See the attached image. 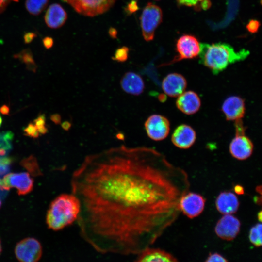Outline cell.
<instances>
[{"label": "cell", "instance_id": "6da1fadb", "mask_svg": "<svg viewBox=\"0 0 262 262\" xmlns=\"http://www.w3.org/2000/svg\"><path fill=\"white\" fill-rule=\"evenodd\" d=\"M71 185L81 237L99 253L127 256L151 246L176 220L190 183L155 149L122 145L85 157Z\"/></svg>", "mask_w": 262, "mask_h": 262}, {"label": "cell", "instance_id": "7a4b0ae2", "mask_svg": "<svg viewBox=\"0 0 262 262\" xmlns=\"http://www.w3.org/2000/svg\"><path fill=\"white\" fill-rule=\"evenodd\" d=\"M249 54L243 49L236 51L230 45L225 43H201L199 62L213 73L217 74L229 65L245 60Z\"/></svg>", "mask_w": 262, "mask_h": 262}, {"label": "cell", "instance_id": "3957f363", "mask_svg": "<svg viewBox=\"0 0 262 262\" xmlns=\"http://www.w3.org/2000/svg\"><path fill=\"white\" fill-rule=\"evenodd\" d=\"M80 204L77 197L63 194L52 201L47 212L46 222L49 229L57 231L77 220Z\"/></svg>", "mask_w": 262, "mask_h": 262}, {"label": "cell", "instance_id": "277c9868", "mask_svg": "<svg viewBox=\"0 0 262 262\" xmlns=\"http://www.w3.org/2000/svg\"><path fill=\"white\" fill-rule=\"evenodd\" d=\"M162 19L163 13L160 7L152 3H147L140 17L142 34L145 41L153 40L155 30Z\"/></svg>", "mask_w": 262, "mask_h": 262}, {"label": "cell", "instance_id": "5b68a950", "mask_svg": "<svg viewBox=\"0 0 262 262\" xmlns=\"http://www.w3.org/2000/svg\"><path fill=\"white\" fill-rule=\"evenodd\" d=\"M77 13L93 17L109 10L116 0H64Z\"/></svg>", "mask_w": 262, "mask_h": 262}, {"label": "cell", "instance_id": "8992f818", "mask_svg": "<svg viewBox=\"0 0 262 262\" xmlns=\"http://www.w3.org/2000/svg\"><path fill=\"white\" fill-rule=\"evenodd\" d=\"M33 186V180L27 172L11 173L0 178V188L9 190L16 188L19 195L30 193Z\"/></svg>", "mask_w": 262, "mask_h": 262}, {"label": "cell", "instance_id": "52a82bcc", "mask_svg": "<svg viewBox=\"0 0 262 262\" xmlns=\"http://www.w3.org/2000/svg\"><path fill=\"white\" fill-rule=\"evenodd\" d=\"M235 129V135L229 146V151L232 157L239 160L247 159L251 156L254 149L251 140L245 134V128Z\"/></svg>", "mask_w": 262, "mask_h": 262}, {"label": "cell", "instance_id": "ba28073f", "mask_svg": "<svg viewBox=\"0 0 262 262\" xmlns=\"http://www.w3.org/2000/svg\"><path fill=\"white\" fill-rule=\"evenodd\" d=\"M16 258L21 262H36L41 257L42 248L40 242L33 238H25L16 246Z\"/></svg>", "mask_w": 262, "mask_h": 262}, {"label": "cell", "instance_id": "9c48e42d", "mask_svg": "<svg viewBox=\"0 0 262 262\" xmlns=\"http://www.w3.org/2000/svg\"><path fill=\"white\" fill-rule=\"evenodd\" d=\"M144 127L148 137L156 141L165 139L170 130L169 120L158 114L150 115L146 120Z\"/></svg>", "mask_w": 262, "mask_h": 262}, {"label": "cell", "instance_id": "30bf717a", "mask_svg": "<svg viewBox=\"0 0 262 262\" xmlns=\"http://www.w3.org/2000/svg\"><path fill=\"white\" fill-rule=\"evenodd\" d=\"M178 53L170 64L174 63L183 59H191L199 55L200 43L194 36L185 34L180 36L176 43Z\"/></svg>", "mask_w": 262, "mask_h": 262}, {"label": "cell", "instance_id": "8fae6325", "mask_svg": "<svg viewBox=\"0 0 262 262\" xmlns=\"http://www.w3.org/2000/svg\"><path fill=\"white\" fill-rule=\"evenodd\" d=\"M205 198L200 195L193 192L184 194L180 201V211L189 218L197 217L203 212Z\"/></svg>", "mask_w": 262, "mask_h": 262}, {"label": "cell", "instance_id": "7c38bea8", "mask_svg": "<svg viewBox=\"0 0 262 262\" xmlns=\"http://www.w3.org/2000/svg\"><path fill=\"white\" fill-rule=\"evenodd\" d=\"M241 223L239 220L231 214H225L217 222L215 232L221 239L233 240L238 234Z\"/></svg>", "mask_w": 262, "mask_h": 262}, {"label": "cell", "instance_id": "4fadbf2b", "mask_svg": "<svg viewBox=\"0 0 262 262\" xmlns=\"http://www.w3.org/2000/svg\"><path fill=\"white\" fill-rule=\"evenodd\" d=\"M221 110L227 120H241L246 112L245 100L240 96H229L224 101Z\"/></svg>", "mask_w": 262, "mask_h": 262}, {"label": "cell", "instance_id": "5bb4252c", "mask_svg": "<svg viewBox=\"0 0 262 262\" xmlns=\"http://www.w3.org/2000/svg\"><path fill=\"white\" fill-rule=\"evenodd\" d=\"M196 134L190 125L182 124L178 126L171 135V142L174 146L180 149H188L195 143Z\"/></svg>", "mask_w": 262, "mask_h": 262}, {"label": "cell", "instance_id": "9a60e30c", "mask_svg": "<svg viewBox=\"0 0 262 262\" xmlns=\"http://www.w3.org/2000/svg\"><path fill=\"white\" fill-rule=\"evenodd\" d=\"M187 81L180 74L172 73L167 75L162 82V88L166 95L177 97L186 89Z\"/></svg>", "mask_w": 262, "mask_h": 262}, {"label": "cell", "instance_id": "2e32d148", "mask_svg": "<svg viewBox=\"0 0 262 262\" xmlns=\"http://www.w3.org/2000/svg\"><path fill=\"white\" fill-rule=\"evenodd\" d=\"M177 108L187 115H192L197 112L200 108L201 101L198 95L191 90L184 91L176 101Z\"/></svg>", "mask_w": 262, "mask_h": 262}, {"label": "cell", "instance_id": "e0dca14e", "mask_svg": "<svg viewBox=\"0 0 262 262\" xmlns=\"http://www.w3.org/2000/svg\"><path fill=\"white\" fill-rule=\"evenodd\" d=\"M137 262H176L177 259L170 253L157 248H146L136 255Z\"/></svg>", "mask_w": 262, "mask_h": 262}, {"label": "cell", "instance_id": "ac0fdd59", "mask_svg": "<svg viewBox=\"0 0 262 262\" xmlns=\"http://www.w3.org/2000/svg\"><path fill=\"white\" fill-rule=\"evenodd\" d=\"M120 84L124 92L131 95H140L145 89V83L142 78L138 74L131 71L123 75Z\"/></svg>", "mask_w": 262, "mask_h": 262}, {"label": "cell", "instance_id": "d6986e66", "mask_svg": "<svg viewBox=\"0 0 262 262\" xmlns=\"http://www.w3.org/2000/svg\"><path fill=\"white\" fill-rule=\"evenodd\" d=\"M215 205L222 214H232L237 211L239 202L235 194L226 191L219 194L216 199Z\"/></svg>", "mask_w": 262, "mask_h": 262}, {"label": "cell", "instance_id": "ffe728a7", "mask_svg": "<svg viewBox=\"0 0 262 262\" xmlns=\"http://www.w3.org/2000/svg\"><path fill=\"white\" fill-rule=\"evenodd\" d=\"M67 18L66 11L58 3L51 4L46 11L44 16L46 25L51 29L60 28L65 23Z\"/></svg>", "mask_w": 262, "mask_h": 262}, {"label": "cell", "instance_id": "44dd1931", "mask_svg": "<svg viewBox=\"0 0 262 262\" xmlns=\"http://www.w3.org/2000/svg\"><path fill=\"white\" fill-rule=\"evenodd\" d=\"M49 0H26L25 7L31 15L37 16L46 8Z\"/></svg>", "mask_w": 262, "mask_h": 262}, {"label": "cell", "instance_id": "7402d4cb", "mask_svg": "<svg viewBox=\"0 0 262 262\" xmlns=\"http://www.w3.org/2000/svg\"><path fill=\"white\" fill-rule=\"evenodd\" d=\"M14 134L10 131L0 133V157L6 155L12 149Z\"/></svg>", "mask_w": 262, "mask_h": 262}, {"label": "cell", "instance_id": "603a6c76", "mask_svg": "<svg viewBox=\"0 0 262 262\" xmlns=\"http://www.w3.org/2000/svg\"><path fill=\"white\" fill-rule=\"evenodd\" d=\"M181 5L193 7L196 10H207L211 6L210 0H177Z\"/></svg>", "mask_w": 262, "mask_h": 262}, {"label": "cell", "instance_id": "cb8c5ba5", "mask_svg": "<svg viewBox=\"0 0 262 262\" xmlns=\"http://www.w3.org/2000/svg\"><path fill=\"white\" fill-rule=\"evenodd\" d=\"M262 224L258 223L252 227L249 231V241L256 247L262 246Z\"/></svg>", "mask_w": 262, "mask_h": 262}, {"label": "cell", "instance_id": "d4e9b609", "mask_svg": "<svg viewBox=\"0 0 262 262\" xmlns=\"http://www.w3.org/2000/svg\"><path fill=\"white\" fill-rule=\"evenodd\" d=\"M17 57L19 58L26 65L27 67L28 68L29 70L35 72L36 66L30 53L25 51L21 54L17 55Z\"/></svg>", "mask_w": 262, "mask_h": 262}, {"label": "cell", "instance_id": "484cf974", "mask_svg": "<svg viewBox=\"0 0 262 262\" xmlns=\"http://www.w3.org/2000/svg\"><path fill=\"white\" fill-rule=\"evenodd\" d=\"M129 52V48L126 46H123L116 50L112 59L118 62H124L128 59Z\"/></svg>", "mask_w": 262, "mask_h": 262}, {"label": "cell", "instance_id": "4316f807", "mask_svg": "<svg viewBox=\"0 0 262 262\" xmlns=\"http://www.w3.org/2000/svg\"><path fill=\"white\" fill-rule=\"evenodd\" d=\"M24 134L26 136L32 138H36L39 136V133L34 123H30L24 129Z\"/></svg>", "mask_w": 262, "mask_h": 262}, {"label": "cell", "instance_id": "83f0119b", "mask_svg": "<svg viewBox=\"0 0 262 262\" xmlns=\"http://www.w3.org/2000/svg\"><path fill=\"white\" fill-rule=\"evenodd\" d=\"M22 165L24 166L31 171L37 170L38 165L35 158L33 156H31L28 158H26L21 162Z\"/></svg>", "mask_w": 262, "mask_h": 262}, {"label": "cell", "instance_id": "f1b7e54d", "mask_svg": "<svg viewBox=\"0 0 262 262\" xmlns=\"http://www.w3.org/2000/svg\"><path fill=\"white\" fill-rule=\"evenodd\" d=\"M12 161L11 158L0 157V174L6 173L9 170Z\"/></svg>", "mask_w": 262, "mask_h": 262}, {"label": "cell", "instance_id": "f546056e", "mask_svg": "<svg viewBox=\"0 0 262 262\" xmlns=\"http://www.w3.org/2000/svg\"><path fill=\"white\" fill-rule=\"evenodd\" d=\"M228 261L223 256L218 253H213L209 254L206 262H226Z\"/></svg>", "mask_w": 262, "mask_h": 262}, {"label": "cell", "instance_id": "4dcf8cb0", "mask_svg": "<svg viewBox=\"0 0 262 262\" xmlns=\"http://www.w3.org/2000/svg\"><path fill=\"white\" fill-rule=\"evenodd\" d=\"M139 9L137 0H132L126 6L125 10L128 15H131L136 12Z\"/></svg>", "mask_w": 262, "mask_h": 262}, {"label": "cell", "instance_id": "1f68e13d", "mask_svg": "<svg viewBox=\"0 0 262 262\" xmlns=\"http://www.w3.org/2000/svg\"><path fill=\"white\" fill-rule=\"evenodd\" d=\"M260 24L259 22L256 20H250L246 25L247 30L251 33H255L257 32Z\"/></svg>", "mask_w": 262, "mask_h": 262}, {"label": "cell", "instance_id": "d6a6232c", "mask_svg": "<svg viewBox=\"0 0 262 262\" xmlns=\"http://www.w3.org/2000/svg\"><path fill=\"white\" fill-rule=\"evenodd\" d=\"M46 123L45 115L44 114H40L34 120L33 123L35 125L37 130L45 126Z\"/></svg>", "mask_w": 262, "mask_h": 262}, {"label": "cell", "instance_id": "836d02e7", "mask_svg": "<svg viewBox=\"0 0 262 262\" xmlns=\"http://www.w3.org/2000/svg\"><path fill=\"white\" fill-rule=\"evenodd\" d=\"M12 1L18 2V0H0V14L3 12L8 4Z\"/></svg>", "mask_w": 262, "mask_h": 262}, {"label": "cell", "instance_id": "e575fe53", "mask_svg": "<svg viewBox=\"0 0 262 262\" xmlns=\"http://www.w3.org/2000/svg\"><path fill=\"white\" fill-rule=\"evenodd\" d=\"M43 43L46 49H49L53 46V40L50 37H46L43 39Z\"/></svg>", "mask_w": 262, "mask_h": 262}, {"label": "cell", "instance_id": "d590c367", "mask_svg": "<svg viewBox=\"0 0 262 262\" xmlns=\"http://www.w3.org/2000/svg\"><path fill=\"white\" fill-rule=\"evenodd\" d=\"M36 36V35L33 33H27L24 36V40L26 43L31 42Z\"/></svg>", "mask_w": 262, "mask_h": 262}, {"label": "cell", "instance_id": "8d00e7d4", "mask_svg": "<svg viewBox=\"0 0 262 262\" xmlns=\"http://www.w3.org/2000/svg\"><path fill=\"white\" fill-rule=\"evenodd\" d=\"M50 120L55 124L58 125L61 123V118L60 115L58 114H53L50 116Z\"/></svg>", "mask_w": 262, "mask_h": 262}, {"label": "cell", "instance_id": "74e56055", "mask_svg": "<svg viewBox=\"0 0 262 262\" xmlns=\"http://www.w3.org/2000/svg\"><path fill=\"white\" fill-rule=\"evenodd\" d=\"M0 113L4 115H8L10 113V108L7 105H3L0 108Z\"/></svg>", "mask_w": 262, "mask_h": 262}, {"label": "cell", "instance_id": "f35d334b", "mask_svg": "<svg viewBox=\"0 0 262 262\" xmlns=\"http://www.w3.org/2000/svg\"><path fill=\"white\" fill-rule=\"evenodd\" d=\"M234 191L238 195H242L244 192L243 187L240 185H237L235 186Z\"/></svg>", "mask_w": 262, "mask_h": 262}, {"label": "cell", "instance_id": "ab89813d", "mask_svg": "<svg viewBox=\"0 0 262 262\" xmlns=\"http://www.w3.org/2000/svg\"><path fill=\"white\" fill-rule=\"evenodd\" d=\"M71 126V124L68 121H65L61 124L62 128L65 131H68Z\"/></svg>", "mask_w": 262, "mask_h": 262}, {"label": "cell", "instance_id": "60d3db41", "mask_svg": "<svg viewBox=\"0 0 262 262\" xmlns=\"http://www.w3.org/2000/svg\"><path fill=\"white\" fill-rule=\"evenodd\" d=\"M109 33L111 37L115 38L116 37L117 31L115 29L111 28L109 31Z\"/></svg>", "mask_w": 262, "mask_h": 262}, {"label": "cell", "instance_id": "b9f144b4", "mask_svg": "<svg viewBox=\"0 0 262 262\" xmlns=\"http://www.w3.org/2000/svg\"><path fill=\"white\" fill-rule=\"evenodd\" d=\"M37 131L39 133L42 134H45L48 132V129L45 126L38 129Z\"/></svg>", "mask_w": 262, "mask_h": 262}, {"label": "cell", "instance_id": "7bdbcfd3", "mask_svg": "<svg viewBox=\"0 0 262 262\" xmlns=\"http://www.w3.org/2000/svg\"><path fill=\"white\" fill-rule=\"evenodd\" d=\"M258 218L259 221H262V211H261L258 214Z\"/></svg>", "mask_w": 262, "mask_h": 262}, {"label": "cell", "instance_id": "ee69618b", "mask_svg": "<svg viewBox=\"0 0 262 262\" xmlns=\"http://www.w3.org/2000/svg\"><path fill=\"white\" fill-rule=\"evenodd\" d=\"M1 251H2V248H1V242H0V255L1 253Z\"/></svg>", "mask_w": 262, "mask_h": 262}, {"label": "cell", "instance_id": "f6af8a7d", "mask_svg": "<svg viewBox=\"0 0 262 262\" xmlns=\"http://www.w3.org/2000/svg\"><path fill=\"white\" fill-rule=\"evenodd\" d=\"M2 121V118H1V117L0 116V127L1 125Z\"/></svg>", "mask_w": 262, "mask_h": 262}, {"label": "cell", "instance_id": "bcb514c9", "mask_svg": "<svg viewBox=\"0 0 262 262\" xmlns=\"http://www.w3.org/2000/svg\"><path fill=\"white\" fill-rule=\"evenodd\" d=\"M1 200L0 199V208L1 207Z\"/></svg>", "mask_w": 262, "mask_h": 262}, {"label": "cell", "instance_id": "7dc6e473", "mask_svg": "<svg viewBox=\"0 0 262 262\" xmlns=\"http://www.w3.org/2000/svg\"></svg>", "mask_w": 262, "mask_h": 262}]
</instances>
